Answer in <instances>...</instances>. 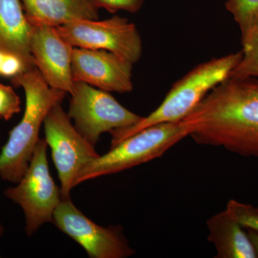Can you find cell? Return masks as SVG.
I'll use <instances>...</instances> for the list:
<instances>
[{"label": "cell", "instance_id": "obj_2", "mask_svg": "<svg viewBox=\"0 0 258 258\" xmlns=\"http://www.w3.org/2000/svg\"><path fill=\"white\" fill-rule=\"evenodd\" d=\"M15 87L23 88L25 108L23 118L10 132L0 154V176L18 184L26 172L44 120L51 108L63 101L66 93L50 87L37 68L11 79Z\"/></svg>", "mask_w": 258, "mask_h": 258}, {"label": "cell", "instance_id": "obj_23", "mask_svg": "<svg viewBox=\"0 0 258 258\" xmlns=\"http://www.w3.org/2000/svg\"><path fill=\"white\" fill-rule=\"evenodd\" d=\"M0 139H1V136H0Z\"/></svg>", "mask_w": 258, "mask_h": 258}, {"label": "cell", "instance_id": "obj_7", "mask_svg": "<svg viewBox=\"0 0 258 258\" xmlns=\"http://www.w3.org/2000/svg\"><path fill=\"white\" fill-rule=\"evenodd\" d=\"M43 124L45 139L52 151L60 179L62 199L70 198V193L75 187V181L81 171L100 155L72 124L62 108V102L51 108Z\"/></svg>", "mask_w": 258, "mask_h": 258}, {"label": "cell", "instance_id": "obj_5", "mask_svg": "<svg viewBox=\"0 0 258 258\" xmlns=\"http://www.w3.org/2000/svg\"><path fill=\"white\" fill-rule=\"evenodd\" d=\"M45 139H39L26 172L15 187L4 195L23 209L25 230L31 236L47 222H52L55 209L62 200L61 189L49 171Z\"/></svg>", "mask_w": 258, "mask_h": 258}, {"label": "cell", "instance_id": "obj_1", "mask_svg": "<svg viewBox=\"0 0 258 258\" xmlns=\"http://www.w3.org/2000/svg\"><path fill=\"white\" fill-rule=\"evenodd\" d=\"M201 145L258 157V79L229 76L182 119Z\"/></svg>", "mask_w": 258, "mask_h": 258}, {"label": "cell", "instance_id": "obj_18", "mask_svg": "<svg viewBox=\"0 0 258 258\" xmlns=\"http://www.w3.org/2000/svg\"><path fill=\"white\" fill-rule=\"evenodd\" d=\"M20 111V100L12 86L0 83V119L8 120Z\"/></svg>", "mask_w": 258, "mask_h": 258}, {"label": "cell", "instance_id": "obj_13", "mask_svg": "<svg viewBox=\"0 0 258 258\" xmlns=\"http://www.w3.org/2000/svg\"><path fill=\"white\" fill-rule=\"evenodd\" d=\"M32 28L21 0H0V50L19 56L35 69L30 50Z\"/></svg>", "mask_w": 258, "mask_h": 258}, {"label": "cell", "instance_id": "obj_4", "mask_svg": "<svg viewBox=\"0 0 258 258\" xmlns=\"http://www.w3.org/2000/svg\"><path fill=\"white\" fill-rule=\"evenodd\" d=\"M191 132L192 128L183 120L148 127L89 163L76 178L75 186L83 181L127 170L162 157L178 142L189 137Z\"/></svg>", "mask_w": 258, "mask_h": 258}, {"label": "cell", "instance_id": "obj_9", "mask_svg": "<svg viewBox=\"0 0 258 258\" xmlns=\"http://www.w3.org/2000/svg\"><path fill=\"white\" fill-rule=\"evenodd\" d=\"M52 223L82 246L91 258H125L136 253L123 235L121 226L103 227L83 215L71 198L62 199Z\"/></svg>", "mask_w": 258, "mask_h": 258}, {"label": "cell", "instance_id": "obj_3", "mask_svg": "<svg viewBox=\"0 0 258 258\" xmlns=\"http://www.w3.org/2000/svg\"><path fill=\"white\" fill-rule=\"evenodd\" d=\"M242 55L240 51L212 59L194 68L173 85L160 106L151 114L143 117L136 124L111 131V148L148 127L182 120L211 90L230 76Z\"/></svg>", "mask_w": 258, "mask_h": 258}, {"label": "cell", "instance_id": "obj_17", "mask_svg": "<svg viewBox=\"0 0 258 258\" xmlns=\"http://www.w3.org/2000/svg\"><path fill=\"white\" fill-rule=\"evenodd\" d=\"M226 210L244 228L258 232V208L230 200Z\"/></svg>", "mask_w": 258, "mask_h": 258}, {"label": "cell", "instance_id": "obj_14", "mask_svg": "<svg viewBox=\"0 0 258 258\" xmlns=\"http://www.w3.org/2000/svg\"><path fill=\"white\" fill-rule=\"evenodd\" d=\"M208 240L215 245L218 258H256L247 232L225 210L207 222Z\"/></svg>", "mask_w": 258, "mask_h": 258}, {"label": "cell", "instance_id": "obj_20", "mask_svg": "<svg viewBox=\"0 0 258 258\" xmlns=\"http://www.w3.org/2000/svg\"><path fill=\"white\" fill-rule=\"evenodd\" d=\"M247 235H248L249 240H250L251 244H252V247H253L256 257H258V232L249 230V229H247Z\"/></svg>", "mask_w": 258, "mask_h": 258}, {"label": "cell", "instance_id": "obj_8", "mask_svg": "<svg viewBox=\"0 0 258 258\" xmlns=\"http://www.w3.org/2000/svg\"><path fill=\"white\" fill-rule=\"evenodd\" d=\"M55 28L74 47L110 51L134 64L142 57L143 46L138 29L118 15L101 21L74 20Z\"/></svg>", "mask_w": 258, "mask_h": 258}, {"label": "cell", "instance_id": "obj_15", "mask_svg": "<svg viewBox=\"0 0 258 258\" xmlns=\"http://www.w3.org/2000/svg\"><path fill=\"white\" fill-rule=\"evenodd\" d=\"M242 59L232 70V77H253L258 79V28L242 38Z\"/></svg>", "mask_w": 258, "mask_h": 258}, {"label": "cell", "instance_id": "obj_12", "mask_svg": "<svg viewBox=\"0 0 258 258\" xmlns=\"http://www.w3.org/2000/svg\"><path fill=\"white\" fill-rule=\"evenodd\" d=\"M32 26H61L78 20H98V8L89 0H21Z\"/></svg>", "mask_w": 258, "mask_h": 258}, {"label": "cell", "instance_id": "obj_6", "mask_svg": "<svg viewBox=\"0 0 258 258\" xmlns=\"http://www.w3.org/2000/svg\"><path fill=\"white\" fill-rule=\"evenodd\" d=\"M68 115L80 134L95 147L100 136L136 124L143 117L120 105L107 91L74 81Z\"/></svg>", "mask_w": 258, "mask_h": 258}, {"label": "cell", "instance_id": "obj_22", "mask_svg": "<svg viewBox=\"0 0 258 258\" xmlns=\"http://www.w3.org/2000/svg\"><path fill=\"white\" fill-rule=\"evenodd\" d=\"M256 27H257V28H258V19H257V26H256Z\"/></svg>", "mask_w": 258, "mask_h": 258}, {"label": "cell", "instance_id": "obj_16", "mask_svg": "<svg viewBox=\"0 0 258 258\" xmlns=\"http://www.w3.org/2000/svg\"><path fill=\"white\" fill-rule=\"evenodd\" d=\"M225 8L238 24L241 38L248 35L257 26L258 0H227Z\"/></svg>", "mask_w": 258, "mask_h": 258}, {"label": "cell", "instance_id": "obj_10", "mask_svg": "<svg viewBox=\"0 0 258 258\" xmlns=\"http://www.w3.org/2000/svg\"><path fill=\"white\" fill-rule=\"evenodd\" d=\"M134 64L113 52L105 50L74 47L72 74L81 81L107 92L130 93L133 91Z\"/></svg>", "mask_w": 258, "mask_h": 258}, {"label": "cell", "instance_id": "obj_11", "mask_svg": "<svg viewBox=\"0 0 258 258\" xmlns=\"http://www.w3.org/2000/svg\"><path fill=\"white\" fill-rule=\"evenodd\" d=\"M74 48L54 27L33 26L30 50L37 69L50 87L70 94L74 88L71 68Z\"/></svg>", "mask_w": 258, "mask_h": 258}, {"label": "cell", "instance_id": "obj_19", "mask_svg": "<svg viewBox=\"0 0 258 258\" xmlns=\"http://www.w3.org/2000/svg\"><path fill=\"white\" fill-rule=\"evenodd\" d=\"M98 9L106 10L111 13H115L119 10L130 13H138L142 9L144 0H89Z\"/></svg>", "mask_w": 258, "mask_h": 258}, {"label": "cell", "instance_id": "obj_21", "mask_svg": "<svg viewBox=\"0 0 258 258\" xmlns=\"http://www.w3.org/2000/svg\"><path fill=\"white\" fill-rule=\"evenodd\" d=\"M5 52L0 50V67H1L2 62H3V57H4Z\"/></svg>", "mask_w": 258, "mask_h": 258}]
</instances>
